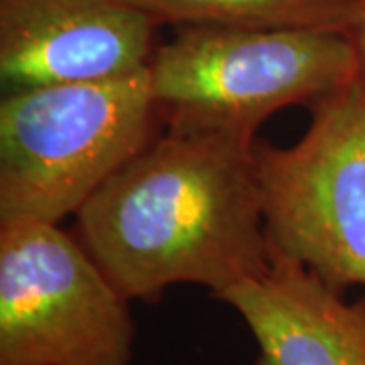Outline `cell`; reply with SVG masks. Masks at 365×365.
Instances as JSON below:
<instances>
[{
	"label": "cell",
	"instance_id": "1",
	"mask_svg": "<svg viewBox=\"0 0 365 365\" xmlns=\"http://www.w3.org/2000/svg\"><path fill=\"white\" fill-rule=\"evenodd\" d=\"M256 138L157 136L78 211L79 242L130 300L177 284L213 297L272 264L256 175Z\"/></svg>",
	"mask_w": 365,
	"mask_h": 365
},
{
	"label": "cell",
	"instance_id": "2",
	"mask_svg": "<svg viewBox=\"0 0 365 365\" xmlns=\"http://www.w3.org/2000/svg\"><path fill=\"white\" fill-rule=\"evenodd\" d=\"M148 76L167 130L256 138L274 112L355 83L357 57L339 31L181 25Z\"/></svg>",
	"mask_w": 365,
	"mask_h": 365
},
{
	"label": "cell",
	"instance_id": "3",
	"mask_svg": "<svg viewBox=\"0 0 365 365\" xmlns=\"http://www.w3.org/2000/svg\"><path fill=\"white\" fill-rule=\"evenodd\" d=\"M148 67L0 102V223H59L155 140Z\"/></svg>",
	"mask_w": 365,
	"mask_h": 365
},
{
	"label": "cell",
	"instance_id": "4",
	"mask_svg": "<svg viewBox=\"0 0 365 365\" xmlns=\"http://www.w3.org/2000/svg\"><path fill=\"white\" fill-rule=\"evenodd\" d=\"M309 108L300 140L254 148L264 230L331 288H365V100L351 83Z\"/></svg>",
	"mask_w": 365,
	"mask_h": 365
},
{
	"label": "cell",
	"instance_id": "5",
	"mask_svg": "<svg viewBox=\"0 0 365 365\" xmlns=\"http://www.w3.org/2000/svg\"><path fill=\"white\" fill-rule=\"evenodd\" d=\"M128 304L59 223H0V365H132Z\"/></svg>",
	"mask_w": 365,
	"mask_h": 365
},
{
	"label": "cell",
	"instance_id": "6",
	"mask_svg": "<svg viewBox=\"0 0 365 365\" xmlns=\"http://www.w3.org/2000/svg\"><path fill=\"white\" fill-rule=\"evenodd\" d=\"M157 26L128 0H0L4 93L144 71Z\"/></svg>",
	"mask_w": 365,
	"mask_h": 365
},
{
	"label": "cell",
	"instance_id": "7",
	"mask_svg": "<svg viewBox=\"0 0 365 365\" xmlns=\"http://www.w3.org/2000/svg\"><path fill=\"white\" fill-rule=\"evenodd\" d=\"M215 299L250 329L254 365H365V299L345 300L299 262L272 254L262 276Z\"/></svg>",
	"mask_w": 365,
	"mask_h": 365
},
{
	"label": "cell",
	"instance_id": "8",
	"mask_svg": "<svg viewBox=\"0 0 365 365\" xmlns=\"http://www.w3.org/2000/svg\"><path fill=\"white\" fill-rule=\"evenodd\" d=\"M157 25H230L347 33L365 0H128Z\"/></svg>",
	"mask_w": 365,
	"mask_h": 365
},
{
	"label": "cell",
	"instance_id": "9",
	"mask_svg": "<svg viewBox=\"0 0 365 365\" xmlns=\"http://www.w3.org/2000/svg\"><path fill=\"white\" fill-rule=\"evenodd\" d=\"M349 39L353 43V49H355V57H357V78H355V86L359 88L361 96L365 100V4L361 9L359 16L355 19V23L351 29L347 31Z\"/></svg>",
	"mask_w": 365,
	"mask_h": 365
}]
</instances>
